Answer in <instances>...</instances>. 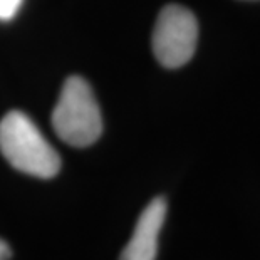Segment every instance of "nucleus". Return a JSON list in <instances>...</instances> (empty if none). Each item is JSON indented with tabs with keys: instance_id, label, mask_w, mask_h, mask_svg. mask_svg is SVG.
<instances>
[{
	"instance_id": "nucleus-1",
	"label": "nucleus",
	"mask_w": 260,
	"mask_h": 260,
	"mask_svg": "<svg viewBox=\"0 0 260 260\" xmlns=\"http://www.w3.org/2000/svg\"><path fill=\"white\" fill-rule=\"evenodd\" d=\"M0 151L15 170L37 178H52L60 170L57 151L20 111H10L0 121Z\"/></svg>"
},
{
	"instance_id": "nucleus-2",
	"label": "nucleus",
	"mask_w": 260,
	"mask_h": 260,
	"mask_svg": "<svg viewBox=\"0 0 260 260\" xmlns=\"http://www.w3.org/2000/svg\"><path fill=\"white\" fill-rule=\"evenodd\" d=\"M56 135L74 148H86L99 140L103 116L91 86L79 76L64 82L57 104L52 111Z\"/></svg>"
},
{
	"instance_id": "nucleus-3",
	"label": "nucleus",
	"mask_w": 260,
	"mask_h": 260,
	"mask_svg": "<svg viewBox=\"0 0 260 260\" xmlns=\"http://www.w3.org/2000/svg\"><path fill=\"white\" fill-rule=\"evenodd\" d=\"M198 42V22L191 10L171 4L159 12L153 30V52L168 69L185 66Z\"/></svg>"
},
{
	"instance_id": "nucleus-4",
	"label": "nucleus",
	"mask_w": 260,
	"mask_h": 260,
	"mask_svg": "<svg viewBox=\"0 0 260 260\" xmlns=\"http://www.w3.org/2000/svg\"><path fill=\"white\" fill-rule=\"evenodd\" d=\"M167 218V200L163 197L148 203L138 218L131 240L123 248L119 260H156L158 240Z\"/></svg>"
},
{
	"instance_id": "nucleus-5",
	"label": "nucleus",
	"mask_w": 260,
	"mask_h": 260,
	"mask_svg": "<svg viewBox=\"0 0 260 260\" xmlns=\"http://www.w3.org/2000/svg\"><path fill=\"white\" fill-rule=\"evenodd\" d=\"M24 0H0V20L9 22L17 15Z\"/></svg>"
},
{
	"instance_id": "nucleus-6",
	"label": "nucleus",
	"mask_w": 260,
	"mask_h": 260,
	"mask_svg": "<svg viewBox=\"0 0 260 260\" xmlns=\"http://www.w3.org/2000/svg\"><path fill=\"white\" fill-rule=\"evenodd\" d=\"M10 257H12V250L7 245V242L0 239V260H9Z\"/></svg>"
}]
</instances>
